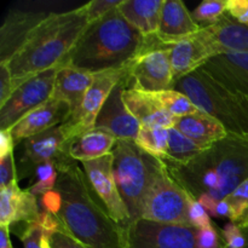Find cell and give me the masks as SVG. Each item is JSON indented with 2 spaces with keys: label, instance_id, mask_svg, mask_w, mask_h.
Masks as SVG:
<instances>
[{
  "label": "cell",
  "instance_id": "44dd1931",
  "mask_svg": "<svg viewBox=\"0 0 248 248\" xmlns=\"http://www.w3.org/2000/svg\"><path fill=\"white\" fill-rule=\"evenodd\" d=\"M169 50L174 82L201 69L215 57L212 50L200 38L199 31L169 46Z\"/></svg>",
  "mask_w": 248,
  "mask_h": 248
},
{
  "label": "cell",
  "instance_id": "9c48e42d",
  "mask_svg": "<svg viewBox=\"0 0 248 248\" xmlns=\"http://www.w3.org/2000/svg\"><path fill=\"white\" fill-rule=\"evenodd\" d=\"M196 232L194 227L140 218L123 230L124 248H198Z\"/></svg>",
  "mask_w": 248,
  "mask_h": 248
},
{
  "label": "cell",
  "instance_id": "7dc6e473",
  "mask_svg": "<svg viewBox=\"0 0 248 248\" xmlns=\"http://www.w3.org/2000/svg\"><path fill=\"white\" fill-rule=\"evenodd\" d=\"M241 230H242V229H241ZM242 232H244L245 237H246V241H247L246 248H248V228H247V229H244V230H242Z\"/></svg>",
  "mask_w": 248,
  "mask_h": 248
},
{
  "label": "cell",
  "instance_id": "ab89813d",
  "mask_svg": "<svg viewBox=\"0 0 248 248\" xmlns=\"http://www.w3.org/2000/svg\"><path fill=\"white\" fill-rule=\"evenodd\" d=\"M227 14L235 21L248 24V0H227Z\"/></svg>",
  "mask_w": 248,
  "mask_h": 248
},
{
  "label": "cell",
  "instance_id": "e0dca14e",
  "mask_svg": "<svg viewBox=\"0 0 248 248\" xmlns=\"http://www.w3.org/2000/svg\"><path fill=\"white\" fill-rule=\"evenodd\" d=\"M199 35L215 57L227 52H248V24L235 21L228 14L217 23L201 28Z\"/></svg>",
  "mask_w": 248,
  "mask_h": 248
},
{
  "label": "cell",
  "instance_id": "60d3db41",
  "mask_svg": "<svg viewBox=\"0 0 248 248\" xmlns=\"http://www.w3.org/2000/svg\"><path fill=\"white\" fill-rule=\"evenodd\" d=\"M15 92L11 74L5 64H0V106L5 103Z\"/></svg>",
  "mask_w": 248,
  "mask_h": 248
},
{
  "label": "cell",
  "instance_id": "6da1fadb",
  "mask_svg": "<svg viewBox=\"0 0 248 248\" xmlns=\"http://www.w3.org/2000/svg\"><path fill=\"white\" fill-rule=\"evenodd\" d=\"M77 162L68 159L56 166L55 189L62 199L56 217L62 229L87 248H124L123 229L99 202L84 169Z\"/></svg>",
  "mask_w": 248,
  "mask_h": 248
},
{
  "label": "cell",
  "instance_id": "8992f818",
  "mask_svg": "<svg viewBox=\"0 0 248 248\" xmlns=\"http://www.w3.org/2000/svg\"><path fill=\"white\" fill-rule=\"evenodd\" d=\"M113 173L131 223L142 218L143 206L161 160L143 152L133 140H116Z\"/></svg>",
  "mask_w": 248,
  "mask_h": 248
},
{
  "label": "cell",
  "instance_id": "d6986e66",
  "mask_svg": "<svg viewBox=\"0 0 248 248\" xmlns=\"http://www.w3.org/2000/svg\"><path fill=\"white\" fill-rule=\"evenodd\" d=\"M201 27L194 21L186 5L179 0H165L161 10L159 31L155 34L160 44L165 47L173 45L193 34Z\"/></svg>",
  "mask_w": 248,
  "mask_h": 248
},
{
  "label": "cell",
  "instance_id": "ac0fdd59",
  "mask_svg": "<svg viewBox=\"0 0 248 248\" xmlns=\"http://www.w3.org/2000/svg\"><path fill=\"white\" fill-rule=\"evenodd\" d=\"M40 212L38 196L21 189L18 184L0 189V227L29 224L38 219Z\"/></svg>",
  "mask_w": 248,
  "mask_h": 248
},
{
  "label": "cell",
  "instance_id": "52a82bcc",
  "mask_svg": "<svg viewBox=\"0 0 248 248\" xmlns=\"http://www.w3.org/2000/svg\"><path fill=\"white\" fill-rule=\"evenodd\" d=\"M191 199L174 182L162 162L145 198L142 218L164 224L191 227L189 219Z\"/></svg>",
  "mask_w": 248,
  "mask_h": 248
},
{
  "label": "cell",
  "instance_id": "83f0119b",
  "mask_svg": "<svg viewBox=\"0 0 248 248\" xmlns=\"http://www.w3.org/2000/svg\"><path fill=\"white\" fill-rule=\"evenodd\" d=\"M135 143L143 152L164 161L169 148V128L159 126H140Z\"/></svg>",
  "mask_w": 248,
  "mask_h": 248
},
{
  "label": "cell",
  "instance_id": "1f68e13d",
  "mask_svg": "<svg viewBox=\"0 0 248 248\" xmlns=\"http://www.w3.org/2000/svg\"><path fill=\"white\" fill-rule=\"evenodd\" d=\"M34 176H35V181L27 189L33 195L43 196L56 188V183H57L58 179V171L53 162L48 161L45 162V164L39 165L36 167L35 172H34Z\"/></svg>",
  "mask_w": 248,
  "mask_h": 248
},
{
  "label": "cell",
  "instance_id": "d590c367",
  "mask_svg": "<svg viewBox=\"0 0 248 248\" xmlns=\"http://www.w3.org/2000/svg\"><path fill=\"white\" fill-rule=\"evenodd\" d=\"M223 242L227 248H246L247 241L241 228L234 223H228L222 230Z\"/></svg>",
  "mask_w": 248,
  "mask_h": 248
},
{
  "label": "cell",
  "instance_id": "bcb514c9",
  "mask_svg": "<svg viewBox=\"0 0 248 248\" xmlns=\"http://www.w3.org/2000/svg\"><path fill=\"white\" fill-rule=\"evenodd\" d=\"M217 217H229V205H228L227 200L218 201L217 205Z\"/></svg>",
  "mask_w": 248,
  "mask_h": 248
},
{
  "label": "cell",
  "instance_id": "74e56055",
  "mask_svg": "<svg viewBox=\"0 0 248 248\" xmlns=\"http://www.w3.org/2000/svg\"><path fill=\"white\" fill-rule=\"evenodd\" d=\"M196 244L198 248H225L224 242H220L219 234L213 227L198 229Z\"/></svg>",
  "mask_w": 248,
  "mask_h": 248
},
{
  "label": "cell",
  "instance_id": "e575fe53",
  "mask_svg": "<svg viewBox=\"0 0 248 248\" xmlns=\"http://www.w3.org/2000/svg\"><path fill=\"white\" fill-rule=\"evenodd\" d=\"M17 183H18V178H17L14 153H10L9 155L0 159V189L16 186Z\"/></svg>",
  "mask_w": 248,
  "mask_h": 248
},
{
  "label": "cell",
  "instance_id": "5bb4252c",
  "mask_svg": "<svg viewBox=\"0 0 248 248\" xmlns=\"http://www.w3.org/2000/svg\"><path fill=\"white\" fill-rule=\"evenodd\" d=\"M22 144V170L24 173L31 174V172H35L36 167L45 162L51 161L58 166L65 160L72 159L68 155V143L61 130V125L27 138Z\"/></svg>",
  "mask_w": 248,
  "mask_h": 248
},
{
  "label": "cell",
  "instance_id": "30bf717a",
  "mask_svg": "<svg viewBox=\"0 0 248 248\" xmlns=\"http://www.w3.org/2000/svg\"><path fill=\"white\" fill-rule=\"evenodd\" d=\"M60 67L51 68L17 87L2 106H0V131L10 130L22 118L52 98L56 77Z\"/></svg>",
  "mask_w": 248,
  "mask_h": 248
},
{
  "label": "cell",
  "instance_id": "7bdbcfd3",
  "mask_svg": "<svg viewBox=\"0 0 248 248\" xmlns=\"http://www.w3.org/2000/svg\"><path fill=\"white\" fill-rule=\"evenodd\" d=\"M14 138H12L10 130H1L0 131V159L6 155H9L10 153H14V147H15Z\"/></svg>",
  "mask_w": 248,
  "mask_h": 248
},
{
  "label": "cell",
  "instance_id": "7c38bea8",
  "mask_svg": "<svg viewBox=\"0 0 248 248\" xmlns=\"http://www.w3.org/2000/svg\"><path fill=\"white\" fill-rule=\"evenodd\" d=\"M113 162L114 156L110 153L99 159L81 162V167L99 202L111 219L124 230L131 224V219L114 178Z\"/></svg>",
  "mask_w": 248,
  "mask_h": 248
},
{
  "label": "cell",
  "instance_id": "f546056e",
  "mask_svg": "<svg viewBox=\"0 0 248 248\" xmlns=\"http://www.w3.org/2000/svg\"><path fill=\"white\" fill-rule=\"evenodd\" d=\"M229 205V219L242 230L248 228V179L225 198Z\"/></svg>",
  "mask_w": 248,
  "mask_h": 248
},
{
  "label": "cell",
  "instance_id": "7402d4cb",
  "mask_svg": "<svg viewBox=\"0 0 248 248\" xmlns=\"http://www.w3.org/2000/svg\"><path fill=\"white\" fill-rule=\"evenodd\" d=\"M123 98L130 113L135 116L140 126H159V127H174L178 119L165 110L157 102L154 94L137 89L126 87Z\"/></svg>",
  "mask_w": 248,
  "mask_h": 248
},
{
  "label": "cell",
  "instance_id": "277c9868",
  "mask_svg": "<svg viewBox=\"0 0 248 248\" xmlns=\"http://www.w3.org/2000/svg\"><path fill=\"white\" fill-rule=\"evenodd\" d=\"M147 36L131 26L118 7L89 24L65 64L97 74L123 68L145 51Z\"/></svg>",
  "mask_w": 248,
  "mask_h": 248
},
{
  "label": "cell",
  "instance_id": "7a4b0ae2",
  "mask_svg": "<svg viewBox=\"0 0 248 248\" xmlns=\"http://www.w3.org/2000/svg\"><path fill=\"white\" fill-rule=\"evenodd\" d=\"M82 7L51 12L33 31L18 51L5 64L15 90L39 73L67 63L74 46L89 27Z\"/></svg>",
  "mask_w": 248,
  "mask_h": 248
},
{
  "label": "cell",
  "instance_id": "4fadbf2b",
  "mask_svg": "<svg viewBox=\"0 0 248 248\" xmlns=\"http://www.w3.org/2000/svg\"><path fill=\"white\" fill-rule=\"evenodd\" d=\"M127 87V77L124 78L111 91L97 116L96 130L106 131L118 140H133L137 138L140 124L130 113L123 98L124 90Z\"/></svg>",
  "mask_w": 248,
  "mask_h": 248
},
{
  "label": "cell",
  "instance_id": "484cf974",
  "mask_svg": "<svg viewBox=\"0 0 248 248\" xmlns=\"http://www.w3.org/2000/svg\"><path fill=\"white\" fill-rule=\"evenodd\" d=\"M116 140L110 133L94 128L68 143V155L74 161H92L110 154Z\"/></svg>",
  "mask_w": 248,
  "mask_h": 248
},
{
  "label": "cell",
  "instance_id": "d4e9b609",
  "mask_svg": "<svg viewBox=\"0 0 248 248\" xmlns=\"http://www.w3.org/2000/svg\"><path fill=\"white\" fill-rule=\"evenodd\" d=\"M165 0H123L118 6L124 18L144 36L157 33Z\"/></svg>",
  "mask_w": 248,
  "mask_h": 248
},
{
  "label": "cell",
  "instance_id": "ba28073f",
  "mask_svg": "<svg viewBox=\"0 0 248 248\" xmlns=\"http://www.w3.org/2000/svg\"><path fill=\"white\" fill-rule=\"evenodd\" d=\"M131 63L123 68L93 74V82L85 96L81 107L61 125L67 143L94 130L97 116L114 87L127 77Z\"/></svg>",
  "mask_w": 248,
  "mask_h": 248
},
{
  "label": "cell",
  "instance_id": "836d02e7",
  "mask_svg": "<svg viewBox=\"0 0 248 248\" xmlns=\"http://www.w3.org/2000/svg\"><path fill=\"white\" fill-rule=\"evenodd\" d=\"M123 0H92L82 5V10L86 14L90 23L101 19L113 9L118 7Z\"/></svg>",
  "mask_w": 248,
  "mask_h": 248
},
{
  "label": "cell",
  "instance_id": "cb8c5ba5",
  "mask_svg": "<svg viewBox=\"0 0 248 248\" xmlns=\"http://www.w3.org/2000/svg\"><path fill=\"white\" fill-rule=\"evenodd\" d=\"M174 128L203 148L211 147L216 142L229 136L219 121L202 110L179 118Z\"/></svg>",
  "mask_w": 248,
  "mask_h": 248
},
{
  "label": "cell",
  "instance_id": "b9f144b4",
  "mask_svg": "<svg viewBox=\"0 0 248 248\" xmlns=\"http://www.w3.org/2000/svg\"><path fill=\"white\" fill-rule=\"evenodd\" d=\"M40 202L41 210L46 211V212H50L56 216L60 212L61 206H62V199H61L60 193H58L56 189H53L52 191H48L45 195L41 196Z\"/></svg>",
  "mask_w": 248,
  "mask_h": 248
},
{
  "label": "cell",
  "instance_id": "8fae6325",
  "mask_svg": "<svg viewBox=\"0 0 248 248\" xmlns=\"http://www.w3.org/2000/svg\"><path fill=\"white\" fill-rule=\"evenodd\" d=\"M173 86L169 47L144 51L131 62L127 74V87L130 89L153 93L172 90Z\"/></svg>",
  "mask_w": 248,
  "mask_h": 248
},
{
  "label": "cell",
  "instance_id": "4dcf8cb0",
  "mask_svg": "<svg viewBox=\"0 0 248 248\" xmlns=\"http://www.w3.org/2000/svg\"><path fill=\"white\" fill-rule=\"evenodd\" d=\"M227 14V0H205L191 14L194 21L201 27H210L217 23Z\"/></svg>",
  "mask_w": 248,
  "mask_h": 248
},
{
  "label": "cell",
  "instance_id": "ee69618b",
  "mask_svg": "<svg viewBox=\"0 0 248 248\" xmlns=\"http://www.w3.org/2000/svg\"><path fill=\"white\" fill-rule=\"evenodd\" d=\"M199 202L202 205V207L207 211V213L212 217H217V205L218 201L210 195H202L198 199Z\"/></svg>",
  "mask_w": 248,
  "mask_h": 248
},
{
  "label": "cell",
  "instance_id": "603a6c76",
  "mask_svg": "<svg viewBox=\"0 0 248 248\" xmlns=\"http://www.w3.org/2000/svg\"><path fill=\"white\" fill-rule=\"evenodd\" d=\"M93 82V74L75 69L72 65H61L56 77L52 98L65 102L70 115L81 107L87 91Z\"/></svg>",
  "mask_w": 248,
  "mask_h": 248
},
{
  "label": "cell",
  "instance_id": "f35d334b",
  "mask_svg": "<svg viewBox=\"0 0 248 248\" xmlns=\"http://www.w3.org/2000/svg\"><path fill=\"white\" fill-rule=\"evenodd\" d=\"M50 245L51 248H87L64 230L52 232L50 236Z\"/></svg>",
  "mask_w": 248,
  "mask_h": 248
},
{
  "label": "cell",
  "instance_id": "5b68a950",
  "mask_svg": "<svg viewBox=\"0 0 248 248\" xmlns=\"http://www.w3.org/2000/svg\"><path fill=\"white\" fill-rule=\"evenodd\" d=\"M173 90L219 121L230 136L248 138V97L228 91L202 69L177 80Z\"/></svg>",
  "mask_w": 248,
  "mask_h": 248
},
{
  "label": "cell",
  "instance_id": "9a60e30c",
  "mask_svg": "<svg viewBox=\"0 0 248 248\" xmlns=\"http://www.w3.org/2000/svg\"><path fill=\"white\" fill-rule=\"evenodd\" d=\"M201 69L228 91L248 97V52L220 53Z\"/></svg>",
  "mask_w": 248,
  "mask_h": 248
},
{
  "label": "cell",
  "instance_id": "2e32d148",
  "mask_svg": "<svg viewBox=\"0 0 248 248\" xmlns=\"http://www.w3.org/2000/svg\"><path fill=\"white\" fill-rule=\"evenodd\" d=\"M69 116L70 109L65 102L51 98L22 118L16 125L10 128V133L14 138L15 144H17L27 138L62 125Z\"/></svg>",
  "mask_w": 248,
  "mask_h": 248
},
{
  "label": "cell",
  "instance_id": "4316f807",
  "mask_svg": "<svg viewBox=\"0 0 248 248\" xmlns=\"http://www.w3.org/2000/svg\"><path fill=\"white\" fill-rule=\"evenodd\" d=\"M206 148L200 147L195 142L179 132L177 128H169V148L164 164L183 165L195 159Z\"/></svg>",
  "mask_w": 248,
  "mask_h": 248
},
{
  "label": "cell",
  "instance_id": "ffe728a7",
  "mask_svg": "<svg viewBox=\"0 0 248 248\" xmlns=\"http://www.w3.org/2000/svg\"><path fill=\"white\" fill-rule=\"evenodd\" d=\"M48 14L11 11L0 28V63H5L21 48L31 31Z\"/></svg>",
  "mask_w": 248,
  "mask_h": 248
},
{
  "label": "cell",
  "instance_id": "f6af8a7d",
  "mask_svg": "<svg viewBox=\"0 0 248 248\" xmlns=\"http://www.w3.org/2000/svg\"><path fill=\"white\" fill-rule=\"evenodd\" d=\"M0 248H14L10 240L9 227H0Z\"/></svg>",
  "mask_w": 248,
  "mask_h": 248
},
{
  "label": "cell",
  "instance_id": "f1b7e54d",
  "mask_svg": "<svg viewBox=\"0 0 248 248\" xmlns=\"http://www.w3.org/2000/svg\"><path fill=\"white\" fill-rule=\"evenodd\" d=\"M153 94L161 104L162 108L177 119L200 111V109L189 99L188 96L177 90L172 89L161 92H153Z\"/></svg>",
  "mask_w": 248,
  "mask_h": 248
},
{
  "label": "cell",
  "instance_id": "3957f363",
  "mask_svg": "<svg viewBox=\"0 0 248 248\" xmlns=\"http://www.w3.org/2000/svg\"><path fill=\"white\" fill-rule=\"evenodd\" d=\"M165 166L190 198L210 195L220 201L248 179V138L229 135L186 164Z\"/></svg>",
  "mask_w": 248,
  "mask_h": 248
},
{
  "label": "cell",
  "instance_id": "d6a6232c",
  "mask_svg": "<svg viewBox=\"0 0 248 248\" xmlns=\"http://www.w3.org/2000/svg\"><path fill=\"white\" fill-rule=\"evenodd\" d=\"M17 236L21 239L24 248H51V232L41 228L35 222L24 224Z\"/></svg>",
  "mask_w": 248,
  "mask_h": 248
},
{
  "label": "cell",
  "instance_id": "8d00e7d4",
  "mask_svg": "<svg viewBox=\"0 0 248 248\" xmlns=\"http://www.w3.org/2000/svg\"><path fill=\"white\" fill-rule=\"evenodd\" d=\"M189 219H190L191 227L196 228V229H203V228L212 227L210 215L202 207V205L198 200H195V199H191L190 200Z\"/></svg>",
  "mask_w": 248,
  "mask_h": 248
}]
</instances>
